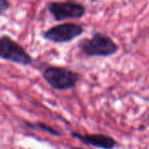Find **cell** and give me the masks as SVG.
Here are the masks:
<instances>
[{"label": "cell", "mask_w": 149, "mask_h": 149, "mask_svg": "<svg viewBox=\"0 0 149 149\" xmlns=\"http://www.w3.org/2000/svg\"><path fill=\"white\" fill-rule=\"evenodd\" d=\"M47 9L57 22L67 19H79L86 14L84 4L74 0L54 1L47 4Z\"/></svg>", "instance_id": "obj_4"}, {"label": "cell", "mask_w": 149, "mask_h": 149, "mask_svg": "<svg viewBox=\"0 0 149 149\" xmlns=\"http://www.w3.org/2000/svg\"><path fill=\"white\" fill-rule=\"evenodd\" d=\"M24 124L25 125L26 127H28L29 129H39L43 132H45L52 136H56V137H60L61 136V132H59L58 130H57L56 128L44 123V122H35V123H31L29 121H24Z\"/></svg>", "instance_id": "obj_7"}, {"label": "cell", "mask_w": 149, "mask_h": 149, "mask_svg": "<svg viewBox=\"0 0 149 149\" xmlns=\"http://www.w3.org/2000/svg\"><path fill=\"white\" fill-rule=\"evenodd\" d=\"M10 7V3L9 0H0V15L4 14L9 10Z\"/></svg>", "instance_id": "obj_8"}, {"label": "cell", "mask_w": 149, "mask_h": 149, "mask_svg": "<svg viewBox=\"0 0 149 149\" xmlns=\"http://www.w3.org/2000/svg\"><path fill=\"white\" fill-rule=\"evenodd\" d=\"M79 51L87 57H110L118 52L120 47L108 35L94 32L91 38L81 39L78 44Z\"/></svg>", "instance_id": "obj_1"}, {"label": "cell", "mask_w": 149, "mask_h": 149, "mask_svg": "<svg viewBox=\"0 0 149 149\" xmlns=\"http://www.w3.org/2000/svg\"><path fill=\"white\" fill-rule=\"evenodd\" d=\"M67 149H86V148H79V147H71V148H68Z\"/></svg>", "instance_id": "obj_9"}, {"label": "cell", "mask_w": 149, "mask_h": 149, "mask_svg": "<svg viewBox=\"0 0 149 149\" xmlns=\"http://www.w3.org/2000/svg\"><path fill=\"white\" fill-rule=\"evenodd\" d=\"M84 31L85 29L82 25L76 23L68 22L52 26L44 32L43 38L52 43L64 44L79 38L84 33Z\"/></svg>", "instance_id": "obj_5"}, {"label": "cell", "mask_w": 149, "mask_h": 149, "mask_svg": "<svg viewBox=\"0 0 149 149\" xmlns=\"http://www.w3.org/2000/svg\"><path fill=\"white\" fill-rule=\"evenodd\" d=\"M0 58L24 66L33 63L32 57L24 48L8 35L0 37Z\"/></svg>", "instance_id": "obj_3"}, {"label": "cell", "mask_w": 149, "mask_h": 149, "mask_svg": "<svg viewBox=\"0 0 149 149\" xmlns=\"http://www.w3.org/2000/svg\"><path fill=\"white\" fill-rule=\"evenodd\" d=\"M71 136L79 140L82 143L100 149H114L118 147V142L113 137L104 134H86L72 132Z\"/></svg>", "instance_id": "obj_6"}, {"label": "cell", "mask_w": 149, "mask_h": 149, "mask_svg": "<svg viewBox=\"0 0 149 149\" xmlns=\"http://www.w3.org/2000/svg\"><path fill=\"white\" fill-rule=\"evenodd\" d=\"M42 77L47 85L57 91H66L74 88L79 81V74L69 68L49 65L42 72Z\"/></svg>", "instance_id": "obj_2"}]
</instances>
